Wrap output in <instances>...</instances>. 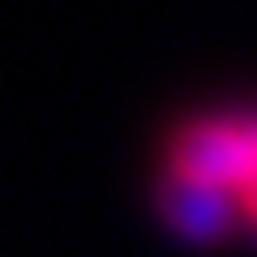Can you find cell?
Masks as SVG:
<instances>
[{
	"label": "cell",
	"mask_w": 257,
	"mask_h": 257,
	"mask_svg": "<svg viewBox=\"0 0 257 257\" xmlns=\"http://www.w3.org/2000/svg\"><path fill=\"white\" fill-rule=\"evenodd\" d=\"M163 184L219 197L231 223L257 231V111H202L163 146Z\"/></svg>",
	"instance_id": "6da1fadb"
}]
</instances>
